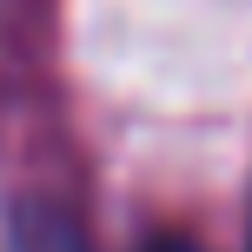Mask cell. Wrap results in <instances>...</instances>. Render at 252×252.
<instances>
[{"label":"cell","instance_id":"1","mask_svg":"<svg viewBox=\"0 0 252 252\" xmlns=\"http://www.w3.org/2000/svg\"><path fill=\"white\" fill-rule=\"evenodd\" d=\"M146 252H199V246H186V239H159V246H146Z\"/></svg>","mask_w":252,"mask_h":252}]
</instances>
